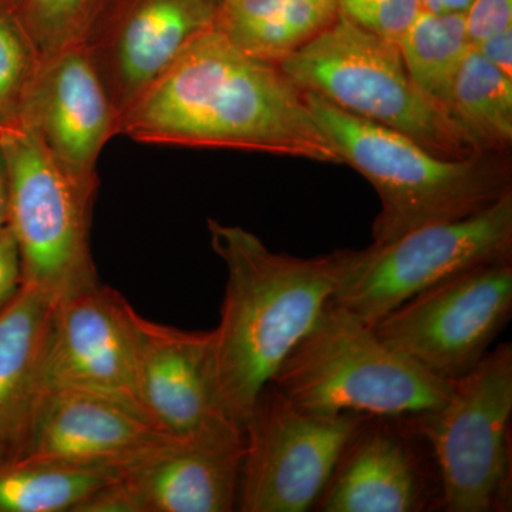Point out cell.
Returning <instances> with one entry per match:
<instances>
[{
    "label": "cell",
    "mask_w": 512,
    "mask_h": 512,
    "mask_svg": "<svg viewBox=\"0 0 512 512\" xmlns=\"http://www.w3.org/2000/svg\"><path fill=\"white\" fill-rule=\"evenodd\" d=\"M302 92L375 121L451 160L480 154L470 138L417 89L397 43L338 15L279 63Z\"/></svg>",
    "instance_id": "obj_5"
},
{
    "label": "cell",
    "mask_w": 512,
    "mask_h": 512,
    "mask_svg": "<svg viewBox=\"0 0 512 512\" xmlns=\"http://www.w3.org/2000/svg\"><path fill=\"white\" fill-rule=\"evenodd\" d=\"M399 47L417 89L450 119L454 82L471 49L464 13L421 10Z\"/></svg>",
    "instance_id": "obj_21"
},
{
    "label": "cell",
    "mask_w": 512,
    "mask_h": 512,
    "mask_svg": "<svg viewBox=\"0 0 512 512\" xmlns=\"http://www.w3.org/2000/svg\"><path fill=\"white\" fill-rule=\"evenodd\" d=\"M9 174V228L18 245L22 284L53 303L99 285L90 227L94 195L60 170L32 128L0 133Z\"/></svg>",
    "instance_id": "obj_8"
},
{
    "label": "cell",
    "mask_w": 512,
    "mask_h": 512,
    "mask_svg": "<svg viewBox=\"0 0 512 512\" xmlns=\"http://www.w3.org/2000/svg\"><path fill=\"white\" fill-rule=\"evenodd\" d=\"M501 261H512V192L460 220L423 225L387 244L340 249L330 301L375 326L417 293Z\"/></svg>",
    "instance_id": "obj_6"
},
{
    "label": "cell",
    "mask_w": 512,
    "mask_h": 512,
    "mask_svg": "<svg viewBox=\"0 0 512 512\" xmlns=\"http://www.w3.org/2000/svg\"><path fill=\"white\" fill-rule=\"evenodd\" d=\"M511 417V343L453 380L440 407L412 416L436 464L444 511L510 510Z\"/></svg>",
    "instance_id": "obj_7"
},
{
    "label": "cell",
    "mask_w": 512,
    "mask_h": 512,
    "mask_svg": "<svg viewBox=\"0 0 512 512\" xmlns=\"http://www.w3.org/2000/svg\"><path fill=\"white\" fill-rule=\"evenodd\" d=\"M363 414H316L266 384L245 421L238 511L315 507Z\"/></svg>",
    "instance_id": "obj_9"
},
{
    "label": "cell",
    "mask_w": 512,
    "mask_h": 512,
    "mask_svg": "<svg viewBox=\"0 0 512 512\" xmlns=\"http://www.w3.org/2000/svg\"><path fill=\"white\" fill-rule=\"evenodd\" d=\"M487 62L512 77V26L471 45Z\"/></svg>",
    "instance_id": "obj_28"
},
{
    "label": "cell",
    "mask_w": 512,
    "mask_h": 512,
    "mask_svg": "<svg viewBox=\"0 0 512 512\" xmlns=\"http://www.w3.org/2000/svg\"><path fill=\"white\" fill-rule=\"evenodd\" d=\"M245 439L187 441L120 474L137 512L238 511Z\"/></svg>",
    "instance_id": "obj_17"
},
{
    "label": "cell",
    "mask_w": 512,
    "mask_h": 512,
    "mask_svg": "<svg viewBox=\"0 0 512 512\" xmlns=\"http://www.w3.org/2000/svg\"><path fill=\"white\" fill-rule=\"evenodd\" d=\"M303 96L343 164L355 168L377 192L380 211L372 225L373 244H387L423 225L466 218L512 192L508 153L439 157L399 131L339 109L319 94Z\"/></svg>",
    "instance_id": "obj_3"
},
{
    "label": "cell",
    "mask_w": 512,
    "mask_h": 512,
    "mask_svg": "<svg viewBox=\"0 0 512 512\" xmlns=\"http://www.w3.org/2000/svg\"><path fill=\"white\" fill-rule=\"evenodd\" d=\"M100 0H15V10L43 62L82 45Z\"/></svg>",
    "instance_id": "obj_24"
},
{
    "label": "cell",
    "mask_w": 512,
    "mask_h": 512,
    "mask_svg": "<svg viewBox=\"0 0 512 512\" xmlns=\"http://www.w3.org/2000/svg\"><path fill=\"white\" fill-rule=\"evenodd\" d=\"M22 286L18 245L9 227L0 231V313Z\"/></svg>",
    "instance_id": "obj_27"
},
{
    "label": "cell",
    "mask_w": 512,
    "mask_h": 512,
    "mask_svg": "<svg viewBox=\"0 0 512 512\" xmlns=\"http://www.w3.org/2000/svg\"><path fill=\"white\" fill-rule=\"evenodd\" d=\"M0 2L8 3V5H12L15 8V0H0Z\"/></svg>",
    "instance_id": "obj_31"
},
{
    "label": "cell",
    "mask_w": 512,
    "mask_h": 512,
    "mask_svg": "<svg viewBox=\"0 0 512 512\" xmlns=\"http://www.w3.org/2000/svg\"><path fill=\"white\" fill-rule=\"evenodd\" d=\"M511 315L512 261H501L417 293L372 328L424 369L456 380L490 352Z\"/></svg>",
    "instance_id": "obj_10"
},
{
    "label": "cell",
    "mask_w": 512,
    "mask_h": 512,
    "mask_svg": "<svg viewBox=\"0 0 512 512\" xmlns=\"http://www.w3.org/2000/svg\"><path fill=\"white\" fill-rule=\"evenodd\" d=\"M42 63L15 8L0 2V133L22 126Z\"/></svg>",
    "instance_id": "obj_23"
},
{
    "label": "cell",
    "mask_w": 512,
    "mask_h": 512,
    "mask_svg": "<svg viewBox=\"0 0 512 512\" xmlns=\"http://www.w3.org/2000/svg\"><path fill=\"white\" fill-rule=\"evenodd\" d=\"M218 0H100L82 42L121 121L185 47L211 28Z\"/></svg>",
    "instance_id": "obj_11"
},
{
    "label": "cell",
    "mask_w": 512,
    "mask_h": 512,
    "mask_svg": "<svg viewBox=\"0 0 512 512\" xmlns=\"http://www.w3.org/2000/svg\"><path fill=\"white\" fill-rule=\"evenodd\" d=\"M450 119L480 153H510L512 77L471 47L451 93Z\"/></svg>",
    "instance_id": "obj_20"
},
{
    "label": "cell",
    "mask_w": 512,
    "mask_h": 512,
    "mask_svg": "<svg viewBox=\"0 0 512 512\" xmlns=\"http://www.w3.org/2000/svg\"><path fill=\"white\" fill-rule=\"evenodd\" d=\"M336 5L340 15L397 45L423 10L419 0H336Z\"/></svg>",
    "instance_id": "obj_25"
},
{
    "label": "cell",
    "mask_w": 512,
    "mask_h": 512,
    "mask_svg": "<svg viewBox=\"0 0 512 512\" xmlns=\"http://www.w3.org/2000/svg\"><path fill=\"white\" fill-rule=\"evenodd\" d=\"M57 167L87 194L99 188L97 163L120 121L82 45L45 60L23 113Z\"/></svg>",
    "instance_id": "obj_16"
},
{
    "label": "cell",
    "mask_w": 512,
    "mask_h": 512,
    "mask_svg": "<svg viewBox=\"0 0 512 512\" xmlns=\"http://www.w3.org/2000/svg\"><path fill=\"white\" fill-rule=\"evenodd\" d=\"M437 505L439 473L412 416H363L315 507L325 512H420Z\"/></svg>",
    "instance_id": "obj_13"
},
{
    "label": "cell",
    "mask_w": 512,
    "mask_h": 512,
    "mask_svg": "<svg viewBox=\"0 0 512 512\" xmlns=\"http://www.w3.org/2000/svg\"><path fill=\"white\" fill-rule=\"evenodd\" d=\"M338 15L336 0H218L214 26L242 52L279 64Z\"/></svg>",
    "instance_id": "obj_19"
},
{
    "label": "cell",
    "mask_w": 512,
    "mask_h": 512,
    "mask_svg": "<svg viewBox=\"0 0 512 512\" xmlns=\"http://www.w3.org/2000/svg\"><path fill=\"white\" fill-rule=\"evenodd\" d=\"M421 9L434 13H464L473 0H419Z\"/></svg>",
    "instance_id": "obj_30"
},
{
    "label": "cell",
    "mask_w": 512,
    "mask_h": 512,
    "mask_svg": "<svg viewBox=\"0 0 512 512\" xmlns=\"http://www.w3.org/2000/svg\"><path fill=\"white\" fill-rule=\"evenodd\" d=\"M53 308L45 293L22 284L0 313V467L18 463L32 437Z\"/></svg>",
    "instance_id": "obj_18"
},
{
    "label": "cell",
    "mask_w": 512,
    "mask_h": 512,
    "mask_svg": "<svg viewBox=\"0 0 512 512\" xmlns=\"http://www.w3.org/2000/svg\"><path fill=\"white\" fill-rule=\"evenodd\" d=\"M188 440L126 404L83 390L45 392L19 461L126 473Z\"/></svg>",
    "instance_id": "obj_14"
},
{
    "label": "cell",
    "mask_w": 512,
    "mask_h": 512,
    "mask_svg": "<svg viewBox=\"0 0 512 512\" xmlns=\"http://www.w3.org/2000/svg\"><path fill=\"white\" fill-rule=\"evenodd\" d=\"M466 29L471 45L512 26V0H473L466 12Z\"/></svg>",
    "instance_id": "obj_26"
},
{
    "label": "cell",
    "mask_w": 512,
    "mask_h": 512,
    "mask_svg": "<svg viewBox=\"0 0 512 512\" xmlns=\"http://www.w3.org/2000/svg\"><path fill=\"white\" fill-rule=\"evenodd\" d=\"M207 225L227 268L220 323L211 330L215 387L224 413L244 429L259 393L332 298L340 249L301 258L271 251L237 225Z\"/></svg>",
    "instance_id": "obj_2"
},
{
    "label": "cell",
    "mask_w": 512,
    "mask_h": 512,
    "mask_svg": "<svg viewBox=\"0 0 512 512\" xmlns=\"http://www.w3.org/2000/svg\"><path fill=\"white\" fill-rule=\"evenodd\" d=\"M119 474L18 461L0 467V512H76Z\"/></svg>",
    "instance_id": "obj_22"
},
{
    "label": "cell",
    "mask_w": 512,
    "mask_h": 512,
    "mask_svg": "<svg viewBox=\"0 0 512 512\" xmlns=\"http://www.w3.org/2000/svg\"><path fill=\"white\" fill-rule=\"evenodd\" d=\"M271 382L306 412L390 417L437 409L453 384L397 352L332 301Z\"/></svg>",
    "instance_id": "obj_4"
},
{
    "label": "cell",
    "mask_w": 512,
    "mask_h": 512,
    "mask_svg": "<svg viewBox=\"0 0 512 512\" xmlns=\"http://www.w3.org/2000/svg\"><path fill=\"white\" fill-rule=\"evenodd\" d=\"M137 376L151 419L188 441H237L245 431L222 410L212 332H190L136 316Z\"/></svg>",
    "instance_id": "obj_15"
},
{
    "label": "cell",
    "mask_w": 512,
    "mask_h": 512,
    "mask_svg": "<svg viewBox=\"0 0 512 512\" xmlns=\"http://www.w3.org/2000/svg\"><path fill=\"white\" fill-rule=\"evenodd\" d=\"M137 313L117 289L101 284L56 303L43 355V390L101 394L153 420L138 389Z\"/></svg>",
    "instance_id": "obj_12"
},
{
    "label": "cell",
    "mask_w": 512,
    "mask_h": 512,
    "mask_svg": "<svg viewBox=\"0 0 512 512\" xmlns=\"http://www.w3.org/2000/svg\"><path fill=\"white\" fill-rule=\"evenodd\" d=\"M120 134L143 144L343 164L279 64L242 52L214 25L141 97L121 121Z\"/></svg>",
    "instance_id": "obj_1"
},
{
    "label": "cell",
    "mask_w": 512,
    "mask_h": 512,
    "mask_svg": "<svg viewBox=\"0 0 512 512\" xmlns=\"http://www.w3.org/2000/svg\"><path fill=\"white\" fill-rule=\"evenodd\" d=\"M10 187L5 157L0 150V231L9 227Z\"/></svg>",
    "instance_id": "obj_29"
}]
</instances>
